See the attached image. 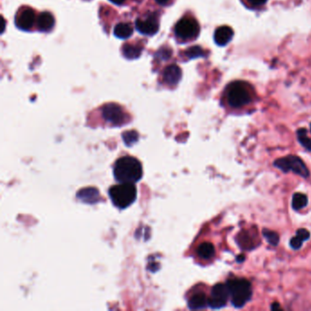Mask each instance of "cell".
Listing matches in <instances>:
<instances>
[{
    "mask_svg": "<svg viewBox=\"0 0 311 311\" xmlns=\"http://www.w3.org/2000/svg\"><path fill=\"white\" fill-rule=\"evenodd\" d=\"M113 175L119 183L135 184L142 179V163L132 156L120 157L115 162Z\"/></svg>",
    "mask_w": 311,
    "mask_h": 311,
    "instance_id": "obj_1",
    "label": "cell"
},
{
    "mask_svg": "<svg viewBox=\"0 0 311 311\" xmlns=\"http://www.w3.org/2000/svg\"><path fill=\"white\" fill-rule=\"evenodd\" d=\"M109 196L116 207L125 209L136 200V186L131 183H120L109 188Z\"/></svg>",
    "mask_w": 311,
    "mask_h": 311,
    "instance_id": "obj_2",
    "label": "cell"
},
{
    "mask_svg": "<svg viewBox=\"0 0 311 311\" xmlns=\"http://www.w3.org/2000/svg\"><path fill=\"white\" fill-rule=\"evenodd\" d=\"M226 286L229 290L230 298L233 306L242 308L245 306L252 297L251 284L244 279H230Z\"/></svg>",
    "mask_w": 311,
    "mask_h": 311,
    "instance_id": "obj_3",
    "label": "cell"
},
{
    "mask_svg": "<svg viewBox=\"0 0 311 311\" xmlns=\"http://www.w3.org/2000/svg\"><path fill=\"white\" fill-rule=\"evenodd\" d=\"M199 32L200 26L197 19L191 16H183L175 25V37L183 42L196 39L198 37Z\"/></svg>",
    "mask_w": 311,
    "mask_h": 311,
    "instance_id": "obj_4",
    "label": "cell"
},
{
    "mask_svg": "<svg viewBox=\"0 0 311 311\" xmlns=\"http://www.w3.org/2000/svg\"><path fill=\"white\" fill-rule=\"evenodd\" d=\"M274 166L283 171L284 173L293 172L296 175H301L304 178H308L310 176V171L305 163L295 155H289L276 160L274 162Z\"/></svg>",
    "mask_w": 311,
    "mask_h": 311,
    "instance_id": "obj_5",
    "label": "cell"
},
{
    "mask_svg": "<svg viewBox=\"0 0 311 311\" xmlns=\"http://www.w3.org/2000/svg\"><path fill=\"white\" fill-rule=\"evenodd\" d=\"M227 100L230 105L234 108H240L249 104L251 96L249 90L245 82H233L227 91Z\"/></svg>",
    "mask_w": 311,
    "mask_h": 311,
    "instance_id": "obj_6",
    "label": "cell"
},
{
    "mask_svg": "<svg viewBox=\"0 0 311 311\" xmlns=\"http://www.w3.org/2000/svg\"><path fill=\"white\" fill-rule=\"evenodd\" d=\"M15 24L16 27L21 30L30 31L34 25L37 24L36 11L27 5H23L19 7L15 16Z\"/></svg>",
    "mask_w": 311,
    "mask_h": 311,
    "instance_id": "obj_7",
    "label": "cell"
},
{
    "mask_svg": "<svg viewBox=\"0 0 311 311\" xmlns=\"http://www.w3.org/2000/svg\"><path fill=\"white\" fill-rule=\"evenodd\" d=\"M103 117L110 124L120 126L125 123L129 116L126 114L124 109L119 104H108L103 107Z\"/></svg>",
    "mask_w": 311,
    "mask_h": 311,
    "instance_id": "obj_8",
    "label": "cell"
},
{
    "mask_svg": "<svg viewBox=\"0 0 311 311\" xmlns=\"http://www.w3.org/2000/svg\"><path fill=\"white\" fill-rule=\"evenodd\" d=\"M229 297V290L226 284H216L213 286L208 298V306L213 310L221 309L226 305Z\"/></svg>",
    "mask_w": 311,
    "mask_h": 311,
    "instance_id": "obj_9",
    "label": "cell"
},
{
    "mask_svg": "<svg viewBox=\"0 0 311 311\" xmlns=\"http://www.w3.org/2000/svg\"><path fill=\"white\" fill-rule=\"evenodd\" d=\"M137 30L143 35L153 36L158 32L159 18L155 14H149L144 17H138L135 21Z\"/></svg>",
    "mask_w": 311,
    "mask_h": 311,
    "instance_id": "obj_10",
    "label": "cell"
},
{
    "mask_svg": "<svg viewBox=\"0 0 311 311\" xmlns=\"http://www.w3.org/2000/svg\"><path fill=\"white\" fill-rule=\"evenodd\" d=\"M182 78V71L175 64H172L164 69L163 72V81L170 86H175L180 82Z\"/></svg>",
    "mask_w": 311,
    "mask_h": 311,
    "instance_id": "obj_11",
    "label": "cell"
},
{
    "mask_svg": "<svg viewBox=\"0 0 311 311\" xmlns=\"http://www.w3.org/2000/svg\"><path fill=\"white\" fill-rule=\"evenodd\" d=\"M54 16L49 11L41 12L37 17V27L41 32H49L54 27Z\"/></svg>",
    "mask_w": 311,
    "mask_h": 311,
    "instance_id": "obj_12",
    "label": "cell"
},
{
    "mask_svg": "<svg viewBox=\"0 0 311 311\" xmlns=\"http://www.w3.org/2000/svg\"><path fill=\"white\" fill-rule=\"evenodd\" d=\"M144 45L141 42H128L123 45L121 51L126 59L134 60L142 55Z\"/></svg>",
    "mask_w": 311,
    "mask_h": 311,
    "instance_id": "obj_13",
    "label": "cell"
},
{
    "mask_svg": "<svg viewBox=\"0 0 311 311\" xmlns=\"http://www.w3.org/2000/svg\"><path fill=\"white\" fill-rule=\"evenodd\" d=\"M77 197H78V199H80L83 203L93 205V204L98 202L99 199H100V193H99L97 188L87 187V188H83L82 190L78 192Z\"/></svg>",
    "mask_w": 311,
    "mask_h": 311,
    "instance_id": "obj_14",
    "label": "cell"
},
{
    "mask_svg": "<svg viewBox=\"0 0 311 311\" xmlns=\"http://www.w3.org/2000/svg\"><path fill=\"white\" fill-rule=\"evenodd\" d=\"M234 32L232 28L227 26L220 27L214 32V41L220 46H224L233 38Z\"/></svg>",
    "mask_w": 311,
    "mask_h": 311,
    "instance_id": "obj_15",
    "label": "cell"
},
{
    "mask_svg": "<svg viewBox=\"0 0 311 311\" xmlns=\"http://www.w3.org/2000/svg\"><path fill=\"white\" fill-rule=\"evenodd\" d=\"M208 306V298L204 292H197L188 301V307L191 310H203Z\"/></svg>",
    "mask_w": 311,
    "mask_h": 311,
    "instance_id": "obj_16",
    "label": "cell"
},
{
    "mask_svg": "<svg viewBox=\"0 0 311 311\" xmlns=\"http://www.w3.org/2000/svg\"><path fill=\"white\" fill-rule=\"evenodd\" d=\"M115 37L119 38H128L131 37L133 33V27L130 23L120 22L114 27Z\"/></svg>",
    "mask_w": 311,
    "mask_h": 311,
    "instance_id": "obj_17",
    "label": "cell"
},
{
    "mask_svg": "<svg viewBox=\"0 0 311 311\" xmlns=\"http://www.w3.org/2000/svg\"><path fill=\"white\" fill-rule=\"evenodd\" d=\"M197 255L199 257L205 260H209L214 256V246L212 243L209 242H204L201 245L197 247Z\"/></svg>",
    "mask_w": 311,
    "mask_h": 311,
    "instance_id": "obj_18",
    "label": "cell"
},
{
    "mask_svg": "<svg viewBox=\"0 0 311 311\" xmlns=\"http://www.w3.org/2000/svg\"><path fill=\"white\" fill-rule=\"evenodd\" d=\"M311 236L310 232L307 229H299L297 231L295 236H293L290 240V246L293 249H300L304 241L308 240Z\"/></svg>",
    "mask_w": 311,
    "mask_h": 311,
    "instance_id": "obj_19",
    "label": "cell"
},
{
    "mask_svg": "<svg viewBox=\"0 0 311 311\" xmlns=\"http://www.w3.org/2000/svg\"><path fill=\"white\" fill-rule=\"evenodd\" d=\"M308 197L301 193H296L292 198V207L294 210H301L302 208L306 207L308 205Z\"/></svg>",
    "mask_w": 311,
    "mask_h": 311,
    "instance_id": "obj_20",
    "label": "cell"
},
{
    "mask_svg": "<svg viewBox=\"0 0 311 311\" xmlns=\"http://www.w3.org/2000/svg\"><path fill=\"white\" fill-rule=\"evenodd\" d=\"M298 140L301 142V145L304 148H306L308 151L311 152V138L308 136V131L305 128H301L297 131Z\"/></svg>",
    "mask_w": 311,
    "mask_h": 311,
    "instance_id": "obj_21",
    "label": "cell"
},
{
    "mask_svg": "<svg viewBox=\"0 0 311 311\" xmlns=\"http://www.w3.org/2000/svg\"><path fill=\"white\" fill-rule=\"evenodd\" d=\"M263 235L268 240V243L272 246H277L279 242V235L278 233L271 231V230H263Z\"/></svg>",
    "mask_w": 311,
    "mask_h": 311,
    "instance_id": "obj_22",
    "label": "cell"
},
{
    "mask_svg": "<svg viewBox=\"0 0 311 311\" xmlns=\"http://www.w3.org/2000/svg\"><path fill=\"white\" fill-rule=\"evenodd\" d=\"M138 138L139 135L135 131H125L124 133H122V139L128 146L135 143L138 141Z\"/></svg>",
    "mask_w": 311,
    "mask_h": 311,
    "instance_id": "obj_23",
    "label": "cell"
},
{
    "mask_svg": "<svg viewBox=\"0 0 311 311\" xmlns=\"http://www.w3.org/2000/svg\"><path fill=\"white\" fill-rule=\"evenodd\" d=\"M186 55L187 56V58L194 59V58L203 57V56H205V53H204V50H203L202 48L196 46V47H192V48L186 49Z\"/></svg>",
    "mask_w": 311,
    "mask_h": 311,
    "instance_id": "obj_24",
    "label": "cell"
},
{
    "mask_svg": "<svg viewBox=\"0 0 311 311\" xmlns=\"http://www.w3.org/2000/svg\"><path fill=\"white\" fill-rule=\"evenodd\" d=\"M171 56H172V49L170 47H163L161 48V49H159L158 52L156 53V57L163 60H168Z\"/></svg>",
    "mask_w": 311,
    "mask_h": 311,
    "instance_id": "obj_25",
    "label": "cell"
},
{
    "mask_svg": "<svg viewBox=\"0 0 311 311\" xmlns=\"http://www.w3.org/2000/svg\"><path fill=\"white\" fill-rule=\"evenodd\" d=\"M252 5H255V6H259V5H262L267 2V0H249Z\"/></svg>",
    "mask_w": 311,
    "mask_h": 311,
    "instance_id": "obj_26",
    "label": "cell"
},
{
    "mask_svg": "<svg viewBox=\"0 0 311 311\" xmlns=\"http://www.w3.org/2000/svg\"><path fill=\"white\" fill-rule=\"evenodd\" d=\"M158 4H160L161 5H164V6H166V5H169L172 4V0H155Z\"/></svg>",
    "mask_w": 311,
    "mask_h": 311,
    "instance_id": "obj_27",
    "label": "cell"
},
{
    "mask_svg": "<svg viewBox=\"0 0 311 311\" xmlns=\"http://www.w3.org/2000/svg\"><path fill=\"white\" fill-rule=\"evenodd\" d=\"M109 1H111L115 5H122L125 4L126 0H109Z\"/></svg>",
    "mask_w": 311,
    "mask_h": 311,
    "instance_id": "obj_28",
    "label": "cell"
},
{
    "mask_svg": "<svg viewBox=\"0 0 311 311\" xmlns=\"http://www.w3.org/2000/svg\"><path fill=\"white\" fill-rule=\"evenodd\" d=\"M271 310H274V311H276V310H280V307H279V304L278 303H275L271 307Z\"/></svg>",
    "mask_w": 311,
    "mask_h": 311,
    "instance_id": "obj_29",
    "label": "cell"
},
{
    "mask_svg": "<svg viewBox=\"0 0 311 311\" xmlns=\"http://www.w3.org/2000/svg\"></svg>",
    "mask_w": 311,
    "mask_h": 311,
    "instance_id": "obj_30",
    "label": "cell"
}]
</instances>
